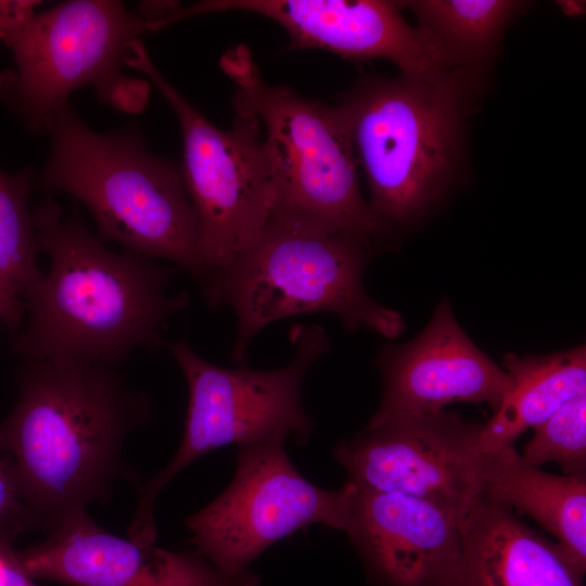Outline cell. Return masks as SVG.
Returning <instances> with one entry per match:
<instances>
[{"instance_id":"cell-2","label":"cell","mask_w":586,"mask_h":586,"mask_svg":"<svg viewBox=\"0 0 586 586\" xmlns=\"http://www.w3.org/2000/svg\"><path fill=\"white\" fill-rule=\"evenodd\" d=\"M22 361L0 450L17 497L54 528L105 493L126 435L146 421L150 406L116 366Z\"/></svg>"},{"instance_id":"cell-11","label":"cell","mask_w":586,"mask_h":586,"mask_svg":"<svg viewBox=\"0 0 586 586\" xmlns=\"http://www.w3.org/2000/svg\"><path fill=\"white\" fill-rule=\"evenodd\" d=\"M483 424L445 409L365 428L332 453L358 487L400 494L466 514L479 492Z\"/></svg>"},{"instance_id":"cell-10","label":"cell","mask_w":586,"mask_h":586,"mask_svg":"<svg viewBox=\"0 0 586 586\" xmlns=\"http://www.w3.org/2000/svg\"><path fill=\"white\" fill-rule=\"evenodd\" d=\"M285 441L238 447L231 483L186 520L202 557L221 572L241 575L267 548L310 524L347 533L357 486L324 489L291 462Z\"/></svg>"},{"instance_id":"cell-21","label":"cell","mask_w":586,"mask_h":586,"mask_svg":"<svg viewBox=\"0 0 586 586\" xmlns=\"http://www.w3.org/2000/svg\"><path fill=\"white\" fill-rule=\"evenodd\" d=\"M522 457L530 464L558 463L564 475L586 476V393L535 426Z\"/></svg>"},{"instance_id":"cell-25","label":"cell","mask_w":586,"mask_h":586,"mask_svg":"<svg viewBox=\"0 0 586 586\" xmlns=\"http://www.w3.org/2000/svg\"><path fill=\"white\" fill-rule=\"evenodd\" d=\"M5 564H7V557L3 551H0V576L3 572Z\"/></svg>"},{"instance_id":"cell-18","label":"cell","mask_w":586,"mask_h":586,"mask_svg":"<svg viewBox=\"0 0 586 586\" xmlns=\"http://www.w3.org/2000/svg\"><path fill=\"white\" fill-rule=\"evenodd\" d=\"M511 386L500 408L483 424L479 451L514 445L527 429L542 424L573 397L586 393L584 345L548 355L506 354Z\"/></svg>"},{"instance_id":"cell-12","label":"cell","mask_w":586,"mask_h":586,"mask_svg":"<svg viewBox=\"0 0 586 586\" xmlns=\"http://www.w3.org/2000/svg\"><path fill=\"white\" fill-rule=\"evenodd\" d=\"M245 11L266 16L290 35L293 48H317L354 61L385 59L402 76L425 78L451 69L434 44L386 0H207L181 8L179 18Z\"/></svg>"},{"instance_id":"cell-6","label":"cell","mask_w":586,"mask_h":586,"mask_svg":"<svg viewBox=\"0 0 586 586\" xmlns=\"http://www.w3.org/2000/svg\"><path fill=\"white\" fill-rule=\"evenodd\" d=\"M219 65L234 82V110L252 114L262 127L275 191L270 218L351 235L375 249L388 242L361 195L336 105L266 82L244 44L228 49Z\"/></svg>"},{"instance_id":"cell-7","label":"cell","mask_w":586,"mask_h":586,"mask_svg":"<svg viewBox=\"0 0 586 586\" xmlns=\"http://www.w3.org/2000/svg\"><path fill=\"white\" fill-rule=\"evenodd\" d=\"M293 359L273 370L216 366L186 341L165 343L189 390L183 437L170 462L143 488L129 526V537H156L153 505L166 484L202 455L227 445L251 446L292 436L310 441L314 423L303 405V382L308 369L330 349V340L317 324L296 323L289 331Z\"/></svg>"},{"instance_id":"cell-14","label":"cell","mask_w":586,"mask_h":586,"mask_svg":"<svg viewBox=\"0 0 586 586\" xmlns=\"http://www.w3.org/2000/svg\"><path fill=\"white\" fill-rule=\"evenodd\" d=\"M29 577L75 586H258L246 572L229 575L204 557L125 539L97 526L85 513L53 528L43 544L13 553Z\"/></svg>"},{"instance_id":"cell-15","label":"cell","mask_w":586,"mask_h":586,"mask_svg":"<svg viewBox=\"0 0 586 586\" xmlns=\"http://www.w3.org/2000/svg\"><path fill=\"white\" fill-rule=\"evenodd\" d=\"M464 514L357 486L347 536L380 586H449Z\"/></svg>"},{"instance_id":"cell-5","label":"cell","mask_w":586,"mask_h":586,"mask_svg":"<svg viewBox=\"0 0 586 586\" xmlns=\"http://www.w3.org/2000/svg\"><path fill=\"white\" fill-rule=\"evenodd\" d=\"M377 250L351 235L271 217L232 263L203 284L209 307L227 306L235 315L231 359L244 365L265 327L301 314L330 313L348 331L367 328L399 336L405 328L400 314L371 298L362 283Z\"/></svg>"},{"instance_id":"cell-16","label":"cell","mask_w":586,"mask_h":586,"mask_svg":"<svg viewBox=\"0 0 586 586\" xmlns=\"http://www.w3.org/2000/svg\"><path fill=\"white\" fill-rule=\"evenodd\" d=\"M557 543L480 491L461 524V549L449 586H584Z\"/></svg>"},{"instance_id":"cell-13","label":"cell","mask_w":586,"mask_h":586,"mask_svg":"<svg viewBox=\"0 0 586 586\" xmlns=\"http://www.w3.org/2000/svg\"><path fill=\"white\" fill-rule=\"evenodd\" d=\"M375 364L382 399L367 428L437 412L455 402L486 404L494 415L511 386L507 372L457 322L448 301L440 303L415 339L384 346Z\"/></svg>"},{"instance_id":"cell-20","label":"cell","mask_w":586,"mask_h":586,"mask_svg":"<svg viewBox=\"0 0 586 586\" xmlns=\"http://www.w3.org/2000/svg\"><path fill=\"white\" fill-rule=\"evenodd\" d=\"M29 168L9 174L0 168V305L1 320L15 334L25 315L23 293L40 277V252L29 195L34 187Z\"/></svg>"},{"instance_id":"cell-9","label":"cell","mask_w":586,"mask_h":586,"mask_svg":"<svg viewBox=\"0 0 586 586\" xmlns=\"http://www.w3.org/2000/svg\"><path fill=\"white\" fill-rule=\"evenodd\" d=\"M125 65L150 78L179 122L181 175L199 220L206 282L232 263L270 219L275 191L262 127L241 110H234L230 129L213 125L162 75L140 39L130 43Z\"/></svg>"},{"instance_id":"cell-22","label":"cell","mask_w":586,"mask_h":586,"mask_svg":"<svg viewBox=\"0 0 586 586\" xmlns=\"http://www.w3.org/2000/svg\"><path fill=\"white\" fill-rule=\"evenodd\" d=\"M16 489L4 460L0 459V518L13 506Z\"/></svg>"},{"instance_id":"cell-24","label":"cell","mask_w":586,"mask_h":586,"mask_svg":"<svg viewBox=\"0 0 586 586\" xmlns=\"http://www.w3.org/2000/svg\"><path fill=\"white\" fill-rule=\"evenodd\" d=\"M559 3H562V4H559V5L562 8L563 13L572 14V15L581 14L582 13V7H584V4H582L581 1H578V2H576V1H562V2H559Z\"/></svg>"},{"instance_id":"cell-17","label":"cell","mask_w":586,"mask_h":586,"mask_svg":"<svg viewBox=\"0 0 586 586\" xmlns=\"http://www.w3.org/2000/svg\"><path fill=\"white\" fill-rule=\"evenodd\" d=\"M475 472L483 495L537 522L585 575L586 476L547 473L514 445L479 451Z\"/></svg>"},{"instance_id":"cell-3","label":"cell","mask_w":586,"mask_h":586,"mask_svg":"<svg viewBox=\"0 0 586 586\" xmlns=\"http://www.w3.org/2000/svg\"><path fill=\"white\" fill-rule=\"evenodd\" d=\"M486 86L456 71L425 78L366 75L343 94L336 107L388 242L425 219L460 182L469 119Z\"/></svg>"},{"instance_id":"cell-19","label":"cell","mask_w":586,"mask_h":586,"mask_svg":"<svg viewBox=\"0 0 586 586\" xmlns=\"http://www.w3.org/2000/svg\"><path fill=\"white\" fill-rule=\"evenodd\" d=\"M418 21L417 28L440 51L451 71L488 84L504 34L527 12L520 0L399 1Z\"/></svg>"},{"instance_id":"cell-1","label":"cell","mask_w":586,"mask_h":586,"mask_svg":"<svg viewBox=\"0 0 586 586\" xmlns=\"http://www.w3.org/2000/svg\"><path fill=\"white\" fill-rule=\"evenodd\" d=\"M33 213L50 268L22 295L28 321L12 341L13 354L117 366L136 349L163 347L167 321L189 303L187 292L167 291L176 268L109 250L78 207L62 219L50 195Z\"/></svg>"},{"instance_id":"cell-4","label":"cell","mask_w":586,"mask_h":586,"mask_svg":"<svg viewBox=\"0 0 586 586\" xmlns=\"http://www.w3.org/2000/svg\"><path fill=\"white\" fill-rule=\"evenodd\" d=\"M44 130L51 146L37 187L82 203L102 242L168 259L205 282L199 220L175 163L152 154L137 127L97 132L69 103L48 117Z\"/></svg>"},{"instance_id":"cell-23","label":"cell","mask_w":586,"mask_h":586,"mask_svg":"<svg viewBox=\"0 0 586 586\" xmlns=\"http://www.w3.org/2000/svg\"><path fill=\"white\" fill-rule=\"evenodd\" d=\"M3 551V550H2ZM7 557V564L0 576V586H35L29 576L26 575L10 558L7 551H3Z\"/></svg>"},{"instance_id":"cell-26","label":"cell","mask_w":586,"mask_h":586,"mask_svg":"<svg viewBox=\"0 0 586 586\" xmlns=\"http://www.w3.org/2000/svg\"><path fill=\"white\" fill-rule=\"evenodd\" d=\"M0 319H1V305H0Z\"/></svg>"},{"instance_id":"cell-8","label":"cell","mask_w":586,"mask_h":586,"mask_svg":"<svg viewBox=\"0 0 586 586\" xmlns=\"http://www.w3.org/2000/svg\"><path fill=\"white\" fill-rule=\"evenodd\" d=\"M146 22L120 1L72 0L37 13L0 37L15 67L0 73V100L33 131L68 103L69 94L91 86L100 102L138 113L149 84L124 75L129 46Z\"/></svg>"}]
</instances>
